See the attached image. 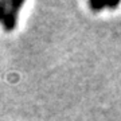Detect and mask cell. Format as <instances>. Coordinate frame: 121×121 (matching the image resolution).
I'll return each mask as SVG.
<instances>
[{
    "label": "cell",
    "instance_id": "cell-1",
    "mask_svg": "<svg viewBox=\"0 0 121 121\" xmlns=\"http://www.w3.org/2000/svg\"><path fill=\"white\" fill-rule=\"evenodd\" d=\"M23 1H0V23L7 31H12L16 27L19 8Z\"/></svg>",
    "mask_w": 121,
    "mask_h": 121
},
{
    "label": "cell",
    "instance_id": "cell-2",
    "mask_svg": "<svg viewBox=\"0 0 121 121\" xmlns=\"http://www.w3.org/2000/svg\"><path fill=\"white\" fill-rule=\"evenodd\" d=\"M120 4V1H113V3H105V1H95V0H93V1H90L89 3V5H90L93 9H99V8H104V7H117V5Z\"/></svg>",
    "mask_w": 121,
    "mask_h": 121
}]
</instances>
